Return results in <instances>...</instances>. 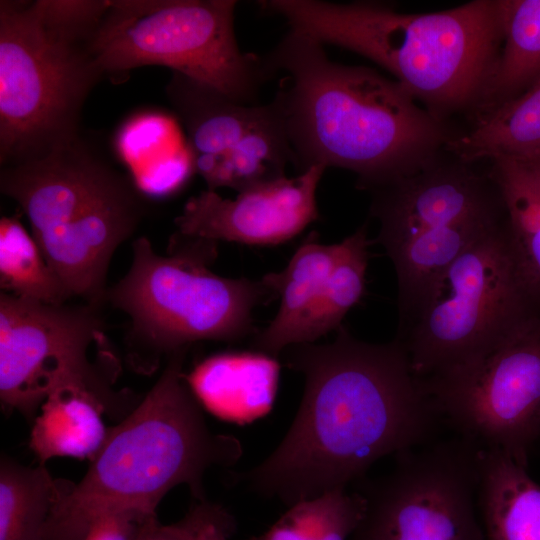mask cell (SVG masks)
<instances>
[{
  "label": "cell",
  "mask_w": 540,
  "mask_h": 540,
  "mask_svg": "<svg viewBox=\"0 0 540 540\" xmlns=\"http://www.w3.org/2000/svg\"><path fill=\"white\" fill-rule=\"evenodd\" d=\"M334 341L289 346L281 355L305 379L283 440L236 479L288 507L348 488L388 455L432 441L444 420L395 339L368 343L343 326Z\"/></svg>",
  "instance_id": "cell-1"
},
{
  "label": "cell",
  "mask_w": 540,
  "mask_h": 540,
  "mask_svg": "<svg viewBox=\"0 0 540 540\" xmlns=\"http://www.w3.org/2000/svg\"><path fill=\"white\" fill-rule=\"evenodd\" d=\"M265 56L275 75L285 73L274 98L300 173L344 168L373 190L434 164L448 141L439 118L399 82L331 61L324 45L302 32L290 29Z\"/></svg>",
  "instance_id": "cell-2"
},
{
  "label": "cell",
  "mask_w": 540,
  "mask_h": 540,
  "mask_svg": "<svg viewBox=\"0 0 540 540\" xmlns=\"http://www.w3.org/2000/svg\"><path fill=\"white\" fill-rule=\"evenodd\" d=\"M187 351L171 356L138 406L109 429L85 476L53 507L45 540H83L90 524L109 512L156 514L162 498L180 484L204 501L206 471L237 463L240 441L209 429L186 383Z\"/></svg>",
  "instance_id": "cell-3"
},
{
  "label": "cell",
  "mask_w": 540,
  "mask_h": 540,
  "mask_svg": "<svg viewBox=\"0 0 540 540\" xmlns=\"http://www.w3.org/2000/svg\"><path fill=\"white\" fill-rule=\"evenodd\" d=\"M258 3L290 29L372 60L437 118L478 104L502 43L498 0L420 14L368 1Z\"/></svg>",
  "instance_id": "cell-4"
},
{
  "label": "cell",
  "mask_w": 540,
  "mask_h": 540,
  "mask_svg": "<svg viewBox=\"0 0 540 540\" xmlns=\"http://www.w3.org/2000/svg\"><path fill=\"white\" fill-rule=\"evenodd\" d=\"M108 0L0 1V166L43 157L81 136L84 104L104 78L91 44Z\"/></svg>",
  "instance_id": "cell-5"
},
{
  "label": "cell",
  "mask_w": 540,
  "mask_h": 540,
  "mask_svg": "<svg viewBox=\"0 0 540 540\" xmlns=\"http://www.w3.org/2000/svg\"><path fill=\"white\" fill-rule=\"evenodd\" d=\"M0 191L72 297L101 308L118 247L146 213L143 192L81 135L49 154L0 169Z\"/></svg>",
  "instance_id": "cell-6"
},
{
  "label": "cell",
  "mask_w": 540,
  "mask_h": 540,
  "mask_svg": "<svg viewBox=\"0 0 540 540\" xmlns=\"http://www.w3.org/2000/svg\"><path fill=\"white\" fill-rule=\"evenodd\" d=\"M217 243L175 232L162 256L146 237L133 241L130 268L108 287L106 301L129 318L125 343L137 371L150 373L193 343L238 342L257 331L253 310L277 296L264 277L212 272Z\"/></svg>",
  "instance_id": "cell-7"
},
{
  "label": "cell",
  "mask_w": 540,
  "mask_h": 540,
  "mask_svg": "<svg viewBox=\"0 0 540 540\" xmlns=\"http://www.w3.org/2000/svg\"><path fill=\"white\" fill-rule=\"evenodd\" d=\"M235 0H108L91 48L114 84L144 66L170 68L255 104L275 74L265 55L244 53L234 33Z\"/></svg>",
  "instance_id": "cell-8"
},
{
  "label": "cell",
  "mask_w": 540,
  "mask_h": 540,
  "mask_svg": "<svg viewBox=\"0 0 540 540\" xmlns=\"http://www.w3.org/2000/svg\"><path fill=\"white\" fill-rule=\"evenodd\" d=\"M538 314L504 218L456 259L400 321L397 340L414 375L426 380L477 363Z\"/></svg>",
  "instance_id": "cell-9"
},
{
  "label": "cell",
  "mask_w": 540,
  "mask_h": 540,
  "mask_svg": "<svg viewBox=\"0 0 540 540\" xmlns=\"http://www.w3.org/2000/svg\"><path fill=\"white\" fill-rule=\"evenodd\" d=\"M98 307L87 303L46 304L0 294V399L2 407L34 421L57 390L75 387L96 395L108 412L122 410L112 389L108 363L92 362V346L103 344Z\"/></svg>",
  "instance_id": "cell-10"
},
{
  "label": "cell",
  "mask_w": 540,
  "mask_h": 540,
  "mask_svg": "<svg viewBox=\"0 0 540 540\" xmlns=\"http://www.w3.org/2000/svg\"><path fill=\"white\" fill-rule=\"evenodd\" d=\"M481 450L456 434L396 454L388 473L353 484L366 509L350 540H485Z\"/></svg>",
  "instance_id": "cell-11"
},
{
  "label": "cell",
  "mask_w": 540,
  "mask_h": 540,
  "mask_svg": "<svg viewBox=\"0 0 540 540\" xmlns=\"http://www.w3.org/2000/svg\"><path fill=\"white\" fill-rule=\"evenodd\" d=\"M420 381L457 435L527 468L540 438V314L477 363Z\"/></svg>",
  "instance_id": "cell-12"
},
{
  "label": "cell",
  "mask_w": 540,
  "mask_h": 540,
  "mask_svg": "<svg viewBox=\"0 0 540 540\" xmlns=\"http://www.w3.org/2000/svg\"><path fill=\"white\" fill-rule=\"evenodd\" d=\"M165 95L183 125L195 171L215 191L238 192L285 177L294 154L281 107L239 103L221 91L173 72Z\"/></svg>",
  "instance_id": "cell-13"
},
{
  "label": "cell",
  "mask_w": 540,
  "mask_h": 540,
  "mask_svg": "<svg viewBox=\"0 0 540 540\" xmlns=\"http://www.w3.org/2000/svg\"><path fill=\"white\" fill-rule=\"evenodd\" d=\"M326 169L316 165L238 192L233 200L206 189L187 200L174 220L176 233L257 246L286 242L318 219L316 193Z\"/></svg>",
  "instance_id": "cell-14"
},
{
  "label": "cell",
  "mask_w": 540,
  "mask_h": 540,
  "mask_svg": "<svg viewBox=\"0 0 540 540\" xmlns=\"http://www.w3.org/2000/svg\"><path fill=\"white\" fill-rule=\"evenodd\" d=\"M461 162L432 164L414 174L373 189L372 215L386 253L433 229L499 210L485 182Z\"/></svg>",
  "instance_id": "cell-15"
},
{
  "label": "cell",
  "mask_w": 540,
  "mask_h": 540,
  "mask_svg": "<svg viewBox=\"0 0 540 540\" xmlns=\"http://www.w3.org/2000/svg\"><path fill=\"white\" fill-rule=\"evenodd\" d=\"M340 252L341 243L322 244L313 232L282 271L263 276L280 298V307L274 319L251 336L253 351L278 358L289 346L319 338L318 325Z\"/></svg>",
  "instance_id": "cell-16"
},
{
  "label": "cell",
  "mask_w": 540,
  "mask_h": 540,
  "mask_svg": "<svg viewBox=\"0 0 540 540\" xmlns=\"http://www.w3.org/2000/svg\"><path fill=\"white\" fill-rule=\"evenodd\" d=\"M280 364L257 351L223 352L198 363L186 383L192 394L214 416L239 425L268 414L274 404Z\"/></svg>",
  "instance_id": "cell-17"
},
{
  "label": "cell",
  "mask_w": 540,
  "mask_h": 540,
  "mask_svg": "<svg viewBox=\"0 0 540 540\" xmlns=\"http://www.w3.org/2000/svg\"><path fill=\"white\" fill-rule=\"evenodd\" d=\"M503 221L499 210L483 213L424 232L387 252L397 276L400 321L456 259Z\"/></svg>",
  "instance_id": "cell-18"
},
{
  "label": "cell",
  "mask_w": 540,
  "mask_h": 540,
  "mask_svg": "<svg viewBox=\"0 0 540 540\" xmlns=\"http://www.w3.org/2000/svg\"><path fill=\"white\" fill-rule=\"evenodd\" d=\"M478 509L485 540H540V485L498 450H481Z\"/></svg>",
  "instance_id": "cell-19"
},
{
  "label": "cell",
  "mask_w": 540,
  "mask_h": 540,
  "mask_svg": "<svg viewBox=\"0 0 540 540\" xmlns=\"http://www.w3.org/2000/svg\"><path fill=\"white\" fill-rule=\"evenodd\" d=\"M103 413L108 409L93 393L75 387L57 390L33 421L29 447L40 464L54 457L92 460L109 432Z\"/></svg>",
  "instance_id": "cell-20"
},
{
  "label": "cell",
  "mask_w": 540,
  "mask_h": 540,
  "mask_svg": "<svg viewBox=\"0 0 540 540\" xmlns=\"http://www.w3.org/2000/svg\"><path fill=\"white\" fill-rule=\"evenodd\" d=\"M446 148L460 162L514 158L540 150V76L516 97L479 114Z\"/></svg>",
  "instance_id": "cell-21"
},
{
  "label": "cell",
  "mask_w": 540,
  "mask_h": 540,
  "mask_svg": "<svg viewBox=\"0 0 540 540\" xmlns=\"http://www.w3.org/2000/svg\"><path fill=\"white\" fill-rule=\"evenodd\" d=\"M502 43L479 114L516 97L540 76V0H498Z\"/></svg>",
  "instance_id": "cell-22"
},
{
  "label": "cell",
  "mask_w": 540,
  "mask_h": 540,
  "mask_svg": "<svg viewBox=\"0 0 540 540\" xmlns=\"http://www.w3.org/2000/svg\"><path fill=\"white\" fill-rule=\"evenodd\" d=\"M493 163L491 179L501 197L510 244L526 287L540 308V182L511 158Z\"/></svg>",
  "instance_id": "cell-23"
},
{
  "label": "cell",
  "mask_w": 540,
  "mask_h": 540,
  "mask_svg": "<svg viewBox=\"0 0 540 540\" xmlns=\"http://www.w3.org/2000/svg\"><path fill=\"white\" fill-rule=\"evenodd\" d=\"M71 485L53 479L43 464L30 468L3 456L0 540H45L52 509Z\"/></svg>",
  "instance_id": "cell-24"
},
{
  "label": "cell",
  "mask_w": 540,
  "mask_h": 540,
  "mask_svg": "<svg viewBox=\"0 0 540 540\" xmlns=\"http://www.w3.org/2000/svg\"><path fill=\"white\" fill-rule=\"evenodd\" d=\"M365 509L358 491L336 488L289 506L256 540H350Z\"/></svg>",
  "instance_id": "cell-25"
},
{
  "label": "cell",
  "mask_w": 540,
  "mask_h": 540,
  "mask_svg": "<svg viewBox=\"0 0 540 540\" xmlns=\"http://www.w3.org/2000/svg\"><path fill=\"white\" fill-rule=\"evenodd\" d=\"M0 285L5 293L46 304L72 298L17 216L0 220Z\"/></svg>",
  "instance_id": "cell-26"
},
{
  "label": "cell",
  "mask_w": 540,
  "mask_h": 540,
  "mask_svg": "<svg viewBox=\"0 0 540 540\" xmlns=\"http://www.w3.org/2000/svg\"><path fill=\"white\" fill-rule=\"evenodd\" d=\"M225 511L222 506L204 500L171 524H161L157 515H149L140 523L134 540H204L207 527Z\"/></svg>",
  "instance_id": "cell-27"
},
{
  "label": "cell",
  "mask_w": 540,
  "mask_h": 540,
  "mask_svg": "<svg viewBox=\"0 0 540 540\" xmlns=\"http://www.w3.org/2000/svg\"><path fill=\"white\" fill-rule=\"evenodd\" d=\"M156 514L115 511L100 515L88 527L83 540H134L142 520Z\"/></svg>",
  "instance_id": "cell-28"
},
{
  "label": "cell",
  "mask_w": 540,
  "mask_h": 540,
  "mask_svg": "<svg viewBox=\"0 0 540 540\" xmlns=\"http://www.w3.org/2000/svg\"><path fill=\"white\" fill-rule=\"evenodd\" d=\"M235 527L234 517L226 510L207 527L204 540H229Z\"/></svg>",
  "instance_id": "cell-29"
},
{
  "label": "cell",
  "mask_w": 540,
  "mask_h": 540,
  "mask_svg": "<svg viewBox=\"0 0 540 540\" xmlns=\"http://www.w3.org/2000/svg\"><path fill=\"white\" fill-rule=\"evenodd\" d=\"M511 159L521 164L540 182V150Z\"/></svg>",
  "instance_id": "cell-30"
}]
</instances>
